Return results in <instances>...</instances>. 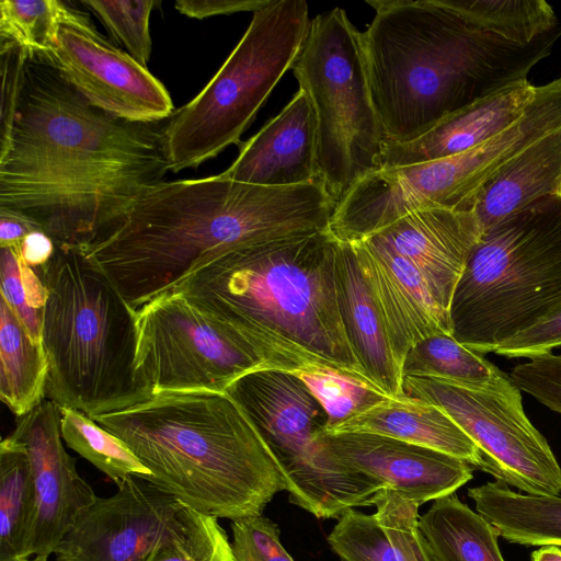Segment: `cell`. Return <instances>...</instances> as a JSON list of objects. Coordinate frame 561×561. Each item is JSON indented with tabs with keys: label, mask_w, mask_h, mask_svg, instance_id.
<instances>
[{
	"label": "cell",
	"mask_w": 561,
	"mask_h": 561,
	"mask_svg": "<svg viewBox=\"0 0 561 561\" xmlns=\"http://www.w3.org/2000/svg\"><path fill=\"white\" fill-rule=\"evenodd\" d=\"M531 561H561V547L545 545L531 553Z\"/></svg>",
	"instance_id": "42"
},
{
	"label": "cell",
	"mask_w": 561,
	"mask_h": 561,
	"mask_svg": "<svg viewBox=\"0 0 561 561\" xmlns=\"http://www.w3.org/2000/svg\"><path fill=\"white\" fill-rule=\"evenodd\" d=\"M163 126L116 118L50 60L27 58L0 134V207L32 219L56 245L87 248L170 171Z\"/></svg>",
	"instance_id": "1"
},
{
	"label": "cell",
	"mask_w": 561,
	"mask_h": 561,
	"mask_svg": "<svg viewBox=\"0 0 561 561\" xmlns=\"http://www.w3.org/2000/svg\"><path fill=\"white\" fill-rule=\"evenodd\" d=\"M511 378L520 389L561 414V355L548 353L516 365Z\"/></svg>",
	"instance_id": "37"
},
{
	"label": "cell",
	"mask_w": 561,
	"mask_h": 561,
	"mask_svg": "<svg viewBox=\"0 0 561 561\" xmlns=\"http://www.w3.org/2000/svg\"><path fill=\"white\" fill-rule=\"evenodd\" d=\"M318 442L333 461L419 505L455 493L473 477L461 459L389 436L322 431Z\"/></svg>",
	"instance_id": "16"
},
{
	"label": "cell",
	"mask_w": 561,
	"mask_h": 561,
	"mask_svg": "<svg viewBox=\"0 0 561 561\" xmlns=\"http://www.w3.org/2000/svg\"><path fill=\"white\" fill-rule=\"evenodd\" d=\"M561 346V306L545 319L502 343L494 352L508 358H531Z\"/></svg>",
	"instance_id": "38"
},
{
	"label": "cell",
	"mask_w": 561,
	"mask_h": 561,
	"mask_svg": "<svg viewBox=\"0 0 561 561\" xmlns=\"http://www.w3.org/2000/svg\"><path fill=\"white\" fill-rule=\"evenodd\" d=\"M35 270L46 288V399L91 419L150 399L136 369L137 310L87 251L56 245L50 260Z\"/></svg>",
	"instance_id": "6"
},
{
	"label": "cell",
	"mask_w": 561,
	"mask_h": 561,
	"mask_svg": "<svg viewBox=\"0 0 561 561\" xmlns=\"http://www.w3.org/2000/svg\"><path fill=\"white\" fill-rule=\"evenodd\" d=\"M419 526L436 561H505L499 530L456 493L434 500Z\"/></svg>",
	"instance_id": "27"
},
{
	"label": "cell",
	"mask_w": 561,
	"mask_h": 561,
	"mask_svg": "<svg viewBox=\"0 0 561 561\" xmlns=\"http://www.w3.org/2000/svg\"><path fill=\"white\" fill-rule=\"evenodd\" d=\"M55 250V242L43 231L32 232L19 245L22 261L34 268L45 265Z\"/></svg>",
	"instance_id": "41"
},
{
	"label": "cell",
	"mask_w": 561,
	"mask_h": 561,
	"mask_svg": "<svg viewBox=\"0 0 561 561\" xmlns=\"http://www.w3.org/2000/svg\"><path fill=\"white\" fill-rule=\"evenodd\" d=\"M59 408L64 442L112 481L117 483L131 476L151 478L150 470L121 438L82 412Z\"/></svg>",
	"instance_id": "31"
},
{
	"label": "cell",
	"mask_w": 561,
	"mask_h": 561,
	"mask_svg": "<svg viewBox=\"0 0 561 561\" xmlns=\"http://www.w3.org/2000/svg\"><path fill=\"white\" fill-rule=\"evenodd\" d=\"M1 298L12 308L32 337L42 342V317L46 288L39 273L26 265L19 247L0 252Z\"/></svg>",
	"instance_id": "33"
},
{
	"label": "cell",
	"mask_w": 561,
	"mask_h": 561,
	"mask_svg": "<svg viewBox=\"0 0 561 561\" xmlns=\"http://www.w3.org/2000/svg\"><path fill=\"white\" fill-rule=\"evenodd\" d=\"M93 106L133 123H160L174 112L165 87L147 67L108 43L88 15L64 23L51 61Z\"/></svg>",
	"instance_id": "14"
},
{
	"label": "cell",
	"mask_w": 561,
	"mask_h": 561,
	"mask_svg": "<svg viewBox=\"0 0 561 561\" xmlns=\"http://www.w3.org/2000/svg\"><path fill=\"white\" fill-rule=\"evenodd\" d=\"M234 561H294L279 539L278 526L263 515L231 520Z\"/></svg>",
	"instance_id": "36"
},
{
	"label": "cell",
	"mask_w": 561,
	"mask_h": 561,
	"mask_svg": "<svg viewBox=\"0 0 561 561\" xmlns=\"http://www.w3.org/2000/svg\"><path fill=\"white\" fill-rule=\"evenodd\" d=\"M33 512L28 457L10 435L0 443V561L25 558Z\"/></svg>",
	"instance_id": "29"
},
{
	"label": "cell",
	"mask_w": 561,
	"mask_h": 561,
	"mask_svg": "<svg viewBox=\"0 0 561 561\" xmlns=\"http://www.w3.org/2000/svg\"><path fill=\"white\" fill-rule=\"evenodd\" d=\"M80 3L100 19L128 55L147 67L151 55L149 21L156 1L81 0Z\"/></svg>",
	"instance_id": "34"
},
{
	"label": "cell",
	"mask_w": 561,
	"mask_h": 561,
	"mask_svg": "<svg viewBox=\"0 0 561 561\" xmlns=\"http://www.w3.org/2000/svg\"><path fill=\"white\" fill-rule=\"evenodd\" d=\"M402 376L431 377L476 390L522 396L510 375L448 333L415 343L403 359Z\"/></svg>",
	"instance_id": "26"
},
{
	"label": "cell",
	"mask_w": 561,
	"mask_h": 561,
	"mask_svg": "<svg viewBox=\"0 0 561 561\" xmlns=\"http://www.w3.org/2000/svg\"><path fill=\"white\" fill-rule=\"evenodd\" d=\"M48 360L7 301H0V398L18 416L46 399Z\"/></svg>",
	"instance_id": "28"
},
{
	"label": "cell",
	"mask_w": 561,
	"mask_h": 561,
	"mask_svg": "<svg viewBox=\"0 0 561 561\" xmlns=\"http://www.w3.org/2000/svg\"><path fill=\"white\" fill-rule=\"evenodd\" d=\"M325 433H371L432 448L481 469L477 445L440 408L409 398L386 397Z\"/></svg>",
	"instance_id": "23"
},
{
	"label": "cell",
	"mask_w": 561,
	"mask_h": 561,
	"mask_svg": "<svg viewBox=\"0 0 561 561\" xmlns=\"http://www.w3.org/2000/svg\"><path fill=\"white\" fill-rule=\"evenodd\" d=\"M77 517L54 550L56 561H147L184 525L186 506L153 482L128 477Z\"/></svg>",
	"instance_id": "13"
},
{
	"label": "cell",
	"mask_w": 561,
	"mask_h": 561,
	"mask_svg": "<svg viewBox=\"0 0 561 561\" xmlns=\"http://www.w3.org/2000/svg\"><path fill=\"white\" fill-rule=\"evenodd\" d=\"M297 376L324 408L328 414L324 430L387 397L362 382L328 370L305 371Z\"/></svg>",
	"instance_id": "35"
},
{
	"label": "cell",
	"mask_w": 561,
	"mask_h": 561,
	"mask_svg": "<svg viewBox=\"0 0 561 561\" xmlns=\"http://www.w3.org/2000/svg\"><path fill=\"white\" fill-rule=\"evenodd\" d=\"M476 510L512 543L561 547V496L512 491L503 482L470 488Z\"/></svg>",
	"instance_id": "25"
},
{
	"label": "cell",
	"mask_w": 561,
	"mask_h": 561,
	"mask_svg": "<svg viewBox=\"0 0 561 561\" xmlns=\"http://www.w3.org/2000/svg\"><path fill=\"white\" fill-rule=\"evenodd\" d=\"M85 15L58 0H1L0 43L18 45L27 58L53 61L61 24Z\"/></svg>",
	"instance_id": "30"
},
{
	"label": "cell",
	"mask_w": 561,
	"mask_h": 561,
	"mask_svg": "<svg viewBox=\"0 0 561 561\" xmlns=\"http://www.w3.org/2000/svg\"><path fill=\"white\" fill-rule=\"evenodd\" d=\"M291 69L316 114L317 179L337 205L362 178L380 169L386 144L362 32L341 8L318 14Z\"/></svg>",
	"instance_id": "9"
},
{
	"label": "cell",
	"mask_w": 561,
	"mask_h": 561,
	"mask_svg": "<svg viewBox=\"0 0 561 561\" xmlns=\"http://www.w3.org/2000/svg\"><path fill=\"white\" fill-rule=\"evenodd\" d=\"M388 332L398 364L417 342L451 334L449 312L434 298L421 274L403 257L369 239L350 243Z\"/></svg>",
	"instance_id": "18"
},
{
	"label": "cell",
	"mask_w": 561,
	"mask_h": 561,
	"mask_svg": "<svg viewBox=\"0 0 561 561\" xmlns=\"http://www.w3.org/2000/svg\"><path fill=\"white\" fill-rule=\"evenodd\" d=\"M93 420L131 449L149 481L199 513L259 516L289 490L276 456L227 391L158 393Z\"/></svg>",
	"instance_id": "5"
},
{
	"label": "cell",
	"mask_w": 561,
	"mask_h": 561,
	"mask_svg": "<svg viewBox=\"0 0 561 561\" xmlns=\"http://www.w3.org/2000/svg\"><path fill=\"white\" fill-rule=\"evenodd\" d=\"M271 0H179L175 9L188 18L203 20L206 18L232 14L243 11L253 13L265 7Z\"/></svg>",
	"instance_id": "39"
},
{
	"label": "cell",
	"mask_w": 561,
	"mask_h": 561,
	"mask_svg": "<svg viewBox=\"0 0 561 561\" xmlns=\"http://www.w3.org/2000/svg\"><path fill=\"white\" fill-rule=\"evenodd\" d=\"M234 162L220 175L263 186H290L317 179V121L299 89L291 101L253 137L240 142Z\"/></svg>",
	"instance_id": "19"
},
{
	"label": "cell",
	"mask_w": 561,
	"mask_h": 561,
	"mask_svg": "<svg viewBox=\"0 0 561 561\" xmlns=\"http://www.w3.org/2000/svg\"><path fill=\"white\" fill-rule=\"evenodd\" d=\"M538 85L524 80L447 116L407 144L383 146L380 168L410 165L462 153L512 126L535 98Z\"/></svg>",
	"instance_id": "20"
},
{
	"label": "cell",
	"mask_w": 561,
	"mask_h": 561,
	"mask_svg": "<svg viewBox=\"0 0 561 561\" xmlns=\"http://www.w3.org/2000/svg\"><path fill=\"white\" fill-rule=\"evenodd\" d=\"M42 231L39 226L25 215L0 207V247H19L32 232Z\"/></svg>",
	"instance_id": "40"
},
{
	"label": "cell",
	"mask_w": 561,
	"mask_h": 561,
	"mask_svg": "<svg viewBox=\"0 0 561 561\" xmlns=\"http://www.w3.org/2000/svg\"><path fill=\"white\" fill-rule=\"evenodd\" d=\"M481 233L473 211L436 208L407 215L366 239L408 261L449 312L456 285Z\"/></svg>",
	"instance_id": "17"
},
{
	"label": "cell",
	"mask_w": 561,
	"mask_h": 561,
	"mask_svg": "<svg viewBox=\"0 0 561 561\" xmlns=\"http://www.w3.org/2000/svg\"><path fill=\"white\" fill-rule=\"evenodd\" d=\"M311 19L305 0H271L255 11L240 42L206 87L164 121L171 172L197 168L240 144L306 41Z\"/></svg>",
	"instance_id": "8"
},
{
	"label": "cell",
	"mask_w": 561,
	"mask_h": 561,
	"mask_svg": "<svg viewBox=\"0 0 561 561\" xmlns=\"http://www.w3.org/2000/svg\"><path fill=\"white\" fill-rule=\"evenodd\" d=\"M402 388L407 397L440 408L458 424L480 451V470L528 495L561 496V467L526 416L522 396L416 376H404Z\"/></svg>",
	"instance_id": "12"
},
{
	"label": "cell",
	"mask_w": 561,
	"mask_h": 561,
	"mask_svg": "<svg viewBox=\"0 0 561 561\" xmlns=\"http://www.w3.org/2000/svg\"><path fill=\"white\" fill-rule=\"evenodd\" d=\"M561 194V126L511 160L477 194L472 204L482 232L546 195Z\"/></svg>",
	"instance_id": "24"
},
{
	"label": "cell",
	"mask_w": 561,
	"mask_h": 561,
	"mask_svg": "<svg viewBox=\"0 0 561 561\" xmlns=\"http://www.w3.org/2000/svg\"><path fill=\"white\" fill-rule=\"evenodd\" d=\"M337 247L329 230L255 244L206 264L171 291L250 344L273 369L328 370L371 388L340 314Z\"/></svg>",
	"instance_id": "4"
},
{
	"label": "cell",
	"mask_w": 561,
	"mask_h": 561,
	"mask_svg": "<svg viewBox=\"0 0 561 561\" xmlns=\"http://www.w3.org/2000/svg\"><path fill=\"white\" fill-rule=\"evenodd\" d=\"M147 561H234L231 542L218 518L186 508L183 527Z\"/></svg>",
	"instance_id": "32"
},
{
	"label": "cell",
	"mask_w": 561,
	"mask_h": 561,
	"mask_svg": "<svg viewBox=\"0 0 561 561\" xmlns=\"http://www.w3.org/2000/svg\"><path fill=\"white\" fill-rule=\"evenodd\" d=\"M561 306V194L540 197L485 229L453 294V337L479 353Z\"/></svg>",
	"instance_id": "7"
},
{
	"label": "cell",
	"mask_w": 561,
	"mask_h": 561,
	"mask_svg": "<svg viewBox=\"0 0 561 561\" xmlns=\"http://www.w3.org/2000/svg\"><path fill=\"white\" fill-rule=\"evenodd\" d=\"M375 513H343L328 536L341 561H436L419 526V504L392 489L373 499Z\"/></svg>",
	"instance_id": "21"
},
{
	"label": "cell",
	"mask_w": 561,
	"mask_h": 561,
	"mask_svg": "<svg viewBox=\"0 0 561 561\" xmlns=\"http://www.w3.org/2000/svg\"><path fill=\"white\" fill-rule=\"evenodd\" d=\"M227 392L282 465L290 503L318 518H339L348 510L370 506L383 490L323 451L318 436L328 424V414L297 375L262 369L244 375Z\"/></svg>",
	"instance_id": "10"
},
{
	"label": "cell",
	"mask_w": 561,
	"mask_h": 561,
	"mask_svg": "<svg viewBox=\"0 0 561 561\" xmlns=\"http://www.w3.org/2000/svg\"><path fill=\"white\" fill-rule=\"evenodd\" d=\"M335 288L348 342L369 386L389 398L404 396L401 367L350 243L339 242Z\"/></svg>",
	"instance_id": "22"
},
{
	"label": "cell",
	"mask_w": 561,
	"mask_h": 561,
	"mask_svg": "<svg viewBox=\"0 0 561 561\" xmlns=\"http://www.w3.org/2000/svg\"><path fill=\"white\" fill-rule=\"evenodd\" d=\"M136 369L152 396L225 392L253 371L273 369L245 341L169 291L137 310Z\"/></svg>",
	"instance_id": "11"
},
{
	"label": "cell",
	"mask_w": 561,
	"mask_h": 561,
	"mask_svg": "<svg viewBox=\"0 0 561 561\" xmlns=\"http://www.w3.org/2000/svg\"><path fill=\"white\" fill-rule=\"evenodd\" d=\"M369 91L386 142L413 141L447 116L528 80L561 25L545 0H366Z\"/></svg>",
	"instance_id": "2"
},
{
	"label": "cell",
	"mask_w": 561,
	"mask_h": 561,
	"mask_svg": "<svg viewBox=\"0 0 561 561\" xmlns=\"http://www.w3.org/2000/svg\"><path fill=\"white\" fill-rule=\"evenodd\" d=\"M335 206L319 180L290 186L220 174L162 181L83 249L138 310L228 253L329 230Z\"/></svg>",
	"instance_id": "3"
},
{
	"label": "cell",
	"mask_w": 561,
	"mask_h": 561,
	"mask_svg": "<svg viewBox=\"0 0 561 561\" xmlns=\"http://www.w3.org/2000/svg\"><path fill=\"white\" fill-rule=\"evenodd\" d=\"M60 408L45 399L18 417L11 436L27 454L34 493V512L25 558L47 561L79 514L95 499L91 485L78 473L76 458L65 449Z\"/></svg>",
	"instance_id": "15"
},
{
	"label": "cell",
	"mask_w": 561,
	"mask_h": 561,
	"mask_svg": "<svg viewBox=\"0 0 561 561\" xmlns=\"http://www.w3.org/2000/svg\"><path fill=\"white\" fill-rule=\"evenodd\" d=\"M15 561H41V560H37L35 558H24V559H19V560H15Z\"/></svg>",
	"instance_id": "43"
}]
</instances>
